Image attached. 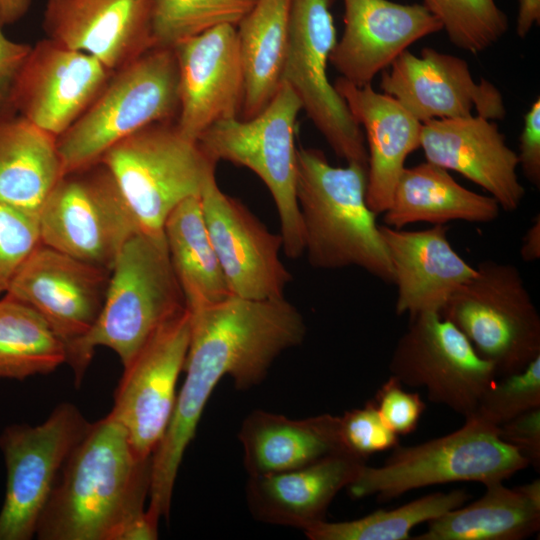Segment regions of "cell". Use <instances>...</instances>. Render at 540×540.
<instances>
[{
	"label": "cell",
	"instance_id": "2",
	"mask_svg": "<svg viewBox=\"0 0 540 540\" xmlns=\"http://www.w3.org/2000/svg\"><path fill=\"white\" fill-rule=\"evenodd\" d=\"M151 459L135 454L109 413L90 423L65 461L39 519L41 540H154L145 509Z\"/></svg>",
	"mask_w": 540,
	"mask_h": 540
},
{
	"label": "cell",
	"instance_id": "26",
	"mask_svg": "<svg viewBox=\"0 0 540 540\" xmlns=\"http://www.w3.org/2000/svg\"><path fill=\"white\" fill-rule=\"evenodd\" d=\"M238 437L249 476L297 469L345 450L339 416L331 414L294 420L255 410L242 422Z\"/></svg>",
	"mask_w": 540,
	"mask_h": 540
},
{
	"label": "cell",
	"instance_id": "30",
	"mask_svg": "<svg viewBox=\"0 0 540 540\" xmlns=\"http://www.w3.org/2000/svg\"><path fill=\"white\" fill-rule=\"evenodd\" d=\"M291 0H258L236 26L244 76L242 119L270 103L282 83Z\"/></svg>",
	"mask_w": 540,
	"mask_h": 540
},
{
	"label": "cell",
	"instance_id": "29",
	"mask_svg": "<svg viewBox=\"0 0 540 540\" xmlns=\"http://www.w3.org/2000/svg\"><path fill=\"white\" fill-rule=\"evenodd\" d=\"M62 177L55 136L19 114L0 118V204L39 218Z\"/></svg>",
	"mask_w": 540,
	"mask_h": 540
},
{
	"label": "cell",
	"instance_id": "5",
	"mask_svg": "<svg viewBox=\"0 0 540 540\" xmlns=\"http://www.w3.org/2000/svg\"><path fill=\"white\" fill-rule=\"evenodd\" d=\"M179 111L172 47L155 46L114 72L81 116L57 137L63 176L90 167L113 145Z\"/></svg>",
	"mask_w": 540,
	"mask_h": 540
},
{
	"label": "cell",
	"instance_id": "16",
	"mask_svg": "<svg viewBox=\"0 0 540 540\" xmlns=\"http://www.w3.org/2000/svg\"><path fill=\"white\" fill-rule=\"evenodd\" d=\"M207 230L231 295L280 299L291 275L280 259L281 234L270 232L242 203L224 193L216 177L201 194Z\"/></svg>",
	"mask_w": 540,
	"mask_h": 540
},
{
	"label": "cell",
	"instance_id": "38",
	"mask_svg": "<svg viewBox=\"0 0 540 540\" xmlns=\"http://www.w3.org/2000/svg\"><path fill=\"white\" fill-rule=\"evenodd\" d=\"M339 433L343 448L365 459L399 445L398 435L384 423L373 399L339 416Z\"/></svg>",
	"mask_w": 540,
	"mask_h": 540
},
{
	"label": "cell",
	"instance_id": "18",
	"mask_svg": "<svg viewBox=\"0 0 540 540\" xmlns=\"http://www.w3.org/2000/svg\"><path fill=\"white\" fill-rule=\"evenodd\" d=\"M110 272L40 243L6 294L36 310L65 343L68 355L96 322Z\"/></svg>",
	"mask_w": 540,
	"mask_h": 540
},
{
	"label": "cell",
	"instance_id": "36",
	"mask_svg": "<svg viewBox=\"0 0 540 540\" xmlns=\"http://www.w3.org/2000/svg\"><path fill=\"white\" fill-rule=\"evenodd\" d=\"M501 377L485 390L472 415L496 427L540 407V355L521 371Z\"/></svg>",
	"mask_w": 540,
	"mask_h": 540
},
{
	"label": "cell",
	"instance_id": "11",
	"mask_svg": "<svg viewBox=\"0 0 540 540\" xmlns=\"http://www.w3.org/2000/svg\"><path fill=\"white\" fill-rule=\"evenodd\" d=\"M333 0H291L289 35L282 74L334 153L347 164L367 168L361 127L328 79L330 54L337 42L330 7Z\"/></svg>",
	"mask_w": 540,
	"mask_h": 540
},
{
	"label": "cell",
	"instance_id": "25",
	"mask_svg": "<svg viewBox=\"0 0 540 540\" xmlns=\"http://www.w3.org/2000/svg\"><path fill=\"white\" fill-rule=\"evenodd\" d=\"M367 142L366 203L376 215L390 205L406 158L420 148L422 123L391 96L371 84L356 86L342 77L334 83Z\"/></svg>",
	"mask_w": 540,
	"mask_h": 540
},
{
	"label": "cell",
	"instance_id": "24",
	"mask_svg": "<svg viewBox=\"0 0 540 540\" xmlns=\"http://www.w3.org/2000/svg\"><path fill=\"white\" fill-rule=\"evenodd\" d=\"M366 460L342 450L297 469L249 476L248 508L259 521L304 532L325 520L333 499L355 480Z\"/></svg>",
	"mask_w": 540,
	"mask_h": 540
},
{
	"label": "cell",
	"instance_id": "41",
	"mask_svg": "<svg viewBox=\"0 0 540 540\" xmlns=\"http://www.w3.org/2000/svg\"><path fill=\"white\" fill-rule=\"evenodd\" d=\"M0 22V118L16 114L12 95L17 77L32 46L10 40Z\"/></svg>",
	"mask_w": 540,
	"mask_h": 540
},
{
	"label": "cell",
	"instance_id": "20",
	"mask_svg": "<svg viewBox=\"0 0 540 540\" xmlns=\"http://www.w3.org/2000/svg\"><path fill=\"white\" fill-rule=\"evenodd\" d=\"M344 31L329 62L356 86L371 84L414 42L442 30L423 4L389 0H343Z\"/></svg>",
	"mask_w": 540,
	"mask_h": 540
},
{
	"label": "cell",
	"instance_id": "10",
	"mask_svg": "<svg viewBox=\"0 0 540 540\" xmlns=\"http://www.w3.org/2000/svg\"><path fill=\"white\" fill-rule=\"evenodd\" d=\"M38 220L42 244L110 271L126 241L140 232L100 162L64 175Z\"/></svg>",
	"mask_w": 540,
	"mask_h": 540
},
{
	"label": "cell",
	"instance_id": "37",
	"mask_svg": "<svg viewBox=\"0 0 540 540\" xmlns=\"http://www.w3.org/2000/svg\"><path fill=\"white\" fill-rule=\"evenodd\" d=\"M40 243L38 218L0 204V294Z\"/></svg>",
	"mask_w": 540,
	"mask_h": 540
},
{
	"label": "cell",
	"instance_id": "44",
	"mask_svg": "<svg viewBox=\"0 0 540 540\" xmlns=\"http://www.w3.org/2000/svg\"><path fill=\"white\" fill-rule=\"evenodd\" d=\"M520 256L525 262H534L540 258V215L537 214L526 230L520 247Z\"/></svg>",
	"mask_w": 540,
	"mask_h": 540
},
{
	"label": "cell",
	"instance_id": "14",
	"mask_svg": "<svg viewBox=\"0 0 540 540\" xmlns=\"http://www.w3.org/2000/svg\"><path fill=\"white\" fill-rule=\"evenodd\" d=\"M188 308L166 322L124 368L109 412L138 458L151 459L171 420L189 347Z\"/></svg>",
	"mask_w": 540,
	"mask_h": 540
},
{
	"label": "cell",
	"instance_id": "9",
	"mask_svg": "<svg viewBox=\"0 0 540 540\" xmlns=\"http://www.w3.org/2000/svg\"><path fill=\"white\" fill-rule=\"evenodd\" d=\"M439 314L452 322L497 375L524 369L540 355V316L519 269L484 260Z\"/></svg>",
	"mask_w": 540,
	"mask_h": 540
},
{
	"label": "cell",
	"instance_id": "43",
	"mask_svg": "<svg viewBox=\"0 0 540 540\" xmlns=\"http://www.w3.org/2000/svg\"><path fill=\"white\" fill-rule=\"evenodd\" d=\"M540 22V0H519L516 33L526 37L534 25Z\"/></svg>",
	"mask_w": 540,
	"mask_h": 540
},
{
	"label": "cell",
	"instance_id": "42",
	"mask_svg": "<svg viewBox=\"0 0 540 540\" xmlns=\"http://www.w3.org/2000/svg\"><path fill=\"white\" fill-rule=\"evenodd\" d=\"M518 165L526 179L540 187V99L532 103L524 115V125L519 137Z\"/></svg>",
	"mask_w": 540,
	"mask_h": 540
},
{
	"label": "cell",
	"instance_id": "27",
	"mask_svg": "<svg viewBox=\"0 0 540 540\" xmlns=\"http://www.w3.org/2000/svg\"><path fill=\"white\" fill-rule=\"evenodd\" d=\"M476 501L428 522L414 540H522L540 528V481L509 488L487 485Z\"/></svg>",
	"mask_w": 540,
	"mask_h": 540
},
{
	"label": "cell",
	"instance_id": "13",
	"mask_svg": "<svg viewBox=\"0 0 540 540\" xmlns=\"http://www.w3.org/2000/svg\"><path fill=\"white\" fill-rule=\"evenodd\" d=\"M389 371L403 385L425 388L430 401L464 418L474 414L482 394L498 378L495 366L437 312L410 317Z\"/></svg>",
	"mask_w": 540,
	"mask_h": 540
},
{
	"label": "cell",
	"instance_id": "39",
	"mask_svg": "<svg viewBox=\"0 0 540 540\" xmlns=\"http://www.w3.org/2000/svg\"><path fill=\"white\" fill-rule=\"evenodd\" d=\"M373 400L384 423L398 436L415 431L426 409L421 396L405 390L392 375L382 383Z\"/></svg>",
	"mask_w": 540,
	"mask_h": 540
},
{
	"label": "cell",
	"instance_id": "8",
	"mask_svg": "<svg viewBox=\"0 0 540 540\" xmlns=\"http://www.w3.org/2000/svg\"><path fill=\"white\" fill-rule=\"evenodd\" d=\"M302 110L293 89L282 82L258 115L220 120L198 139L204 152L253 171L274 200L281 225L283 251L298 258L305 251L304 228L297 200V116Z\"/></svg>",
	"mask_w": 540,
	"mask_h": 540
},
{
	"label": "cell",
	"instance_id": "34",
	"mask_svg": "<svg viewBox=\"0 0 540 540\" xmlns=\"http://www.w3.org/2000/svg\"><path fill=\"white\" fill-rule=\"evenodd\" d=\"M258 0H152L155 46L173 47L208 29L237 26Z\"/></svg>",
	"mask_w": 540,
	"mask_h": 540
},
{
	"label": "cell",
	"instance_id": "1",
	"mask_svg": "<svg viewBox=\"0 0 540 540\" xmlns=\"http://www.w3.org/2000/svg\"><path fill=\"white\" fill-rule=\"evenodd\" d=\"M189 311L186 377L151 460L146 510L157 522L169 515L183 455L219 381L230 376L241 390L259 384L273 361L285 350L300 345L306 335L301 313L285 298L257 300L231 295Z\"/></svg>",
	"mask_w": 540,
	"mask_h": 540
},
{
	"label": "cell",
	"instance_id": "7",
	"mask_svg": "<svg viewBox=\"0 0 540 540\" xmlns=\"http://www.w3.org/2000/svg\"><path fill=\"white\" fill-rule=\"evenodd\" d=\"M112 176L141 232L163 235L184 200L201 196L217 162L176 125L155 123L124 138L99 160Z\"/></svg>",
	"mask_w": 540,
	"mask_h": 540
},
{
	"label": "cell",
	"instance_id": "6",
	"mask_svg": "<svg viewBox=\"0 0 540 540\" xmlns=\"http://www.w3.org/2000/svg\"><path fill=\"white\" fill-rule=\"evenodd\" d=\"M528 466L529 461L499 437L496 426L470 416L452 433L413 446L398 445L381 466L365 464L347 489L353 498L388 501L438 484L504 481Z\"/></svg>",
	"mask_w": 540,
	"mask_h": 540
},
{
	"label": "cell",
	"instance_id": "4",
	"mask_svg": "<svg viewBox=\"0 0 540 540\" xmlns=\"http://www.w3.org/2000/svg\"><path fill=\"white\" fill-rule=\"evenodd\" d=\"M186 308L164 234L135 233L115 259L96 322L68 352L66 363L73 369L75 383L80 384L97 347L111 349L125 367L166 322Z\"/></svg>",
	"mask_w": 540,
	"mask_h": 540
},
{
	"label": "cell",
	"instance_id": "40",
	"mask_svg": "<svg viewBox=\"0 0 540 540\" xmlns=\"http://www.w3.org/2000/svg\"><path fill=\"white\" fill-rule=\"evenodd\" d=\"M499 437L520 452L535 469L540 468V407L497 426Z\"/></svg>",
	"mask_w": 540,
	"mask_h": 540
},
{
	"label": "cell",
	"instance_id": "12",
	"mask_svg": "<svg viewBox=\"0 0 540 540\" xmlns=\"http://www.w3.org/2000/svg\"><path fill=\"white\" fill-rule=\"evenodd\" d=\"M76 406L62 403L36 426L11 425L0 436L7 483L0 540H29L62 467L89 427Z\"/></svg>",
	"mask_w": 540,
	"mask_h": 540
},
{
	"label": "cell",
	"instance_id": "17",
	"mask_svg": "<svg viewBox=\"0 0 540 540\" xmlns=\"http://www.w3.org/2000/svg\"><path fill=\"white\" fill-rule=\"evenodd\" d=\"M114 72L49 38L32 46L17 77L16 114L56 138L89 107Z\"/></svg>",
	"mask_w": 540,
	"mask_h": 540
},
{
	"label": "cell",
	"instance_id": "21",
	"mask_svg": "<svg viewBox=\"0 0 540 540\" xmlns=\"http://www.w3.org/2000/svg\"><path fill=\"white\" fill-rule=\"evenodd\" d=\"M152 0H47L48 38L115 72L155 47Z\"/></svg>",
	"mask_w": 540,
	"mask_h": 540
},
{
	"label": "cell",
	"instance_id": "22",
	"mask_svg": "<svg viewBox=\"0 0 540 540\" xmlns=\"http://www.w3.org/2000/svg\"><path fill=\"white\" fill-rule=\"evenodd\" d=\"M426 161L455 171L485 189L500 208L515 211L525 196L518 157L497 124L479 115L422 123Z\"/></svg>",
	"mask_w": 540,
	"mask_h": 540
},
{
	"label": "cell",
	"instance_id": "28",
	"mask_svg": "<svg viewBox=\"0 0 540 540\" xmlns=\"http://www.w3.org/2000/svg\"><path fill=\"white\" fill-rule=\"evenodd\" d=\"M499 210L493 197L463 187L448 170L426 161L403 169L383 221L397 229L418 222L490 223L498 217Z\"/></svg>",
	"mask_w": 540,
	"mask_h": 540
},
{
	"label": "cell",
	"instance_id": "35",
	"mask_svg": "<svg viewBox=\"0 0 540 540\" xmlns=\"http://www.w3.org/2000/svg\"><path fill=\"white\" fill-rule=\"evenodd\" d=\"M440 21L450 42L471 54L496 44L508 29V18L495 0H423Z\"/></svg>",
	"mask_w": 540,
	"mask_h": 540
},
{
	"label": "cell",
	"instance_id": "15",
	"mask_svg": "<svg viewBox=\"0 0 540 540\" xmlns=\"http://www.w3.org/2000/svg\"><path fill=\"white\" fill-rule=\"evenodd\" d=\"M382 75L380 89L425 123L473 115L489 120L506 116L504 98L490 81L476 82L468 63L431 47L420 56L404 51Z\"/></svg>",
	"mask_w": 540,
	"mask_h": 540
},
{
	"label": "cell",
	"instance_id": "31",
	"mask_svg": "<svg viewBox=\"0 0 540 540\" xmlns=\"http://www.w3.org/2000/svg\"><path fill=\"white\" fill-rule=\"evenodd\" d=\"M163 234L189 310L231 296L207 230L201 196L190 197L176 206L164 223Z\"/></svg>",
	"mask_w": 540,
	"mask_h": 540
},
{
	"label": "cell",
	"instance_id": "33",
	"mask_svg": "<svg viewBox=\"0 0 540 540\" xmlns=\"http://www.w3.org/2000/svg\"><path fill=\"white\" fill-rule=\"evenodd\" d=\"M470 498L463 489L433 492L391 510H376L341 522L320 521L304 534L310 540H408L419 524L462 506Z\"/></svg>",
	"mask_w": 540,
	"mask_h": 540
},
{
	"label": "cell",
	"instance_id": "23",
	"mask_svg": "<svg viewBox=\"0 0 540 540\" xmlns=\"http://www.w3.org/2000/svg\"><path fill=\"white\" fill-rule=\"evenodd\" d=\"M379 229L397 287V315L439 313L452 293L476 273L453 249L446 225L420 231L387 225Z\"/></svg>",
	"mask_w": 540,
	"mask_h": 540
},
{
	"label": "cell",
	"instance_id": "3",
	"mask_svg": "<svg viewBox=\"0 0 540 540\" xmlns=\"http://www.w3.org/2000/svg\"><path fill=\"white\" fill-rule=\"evenodd\" d=\"M366 168L332 166L315 148H297V200L311 266H357L393 283L376 214L366 203Z\"/></svg>",
	"mask_w": 540,
	"mask_h": 540
},
{
	"label": "cell",
	"instance_id": "45",
	"mask_svg": "<svg viewBox=\"0 0 540 540\" xmlns=\"http://www.w3.org/2000/svg\"><path fill=\"white\" fill-rule=\"evenodd\" d=\"M31 0H0V22L8 25L20 20L28 11Z\"/></svg>",
	"mask_w": 540,
	"mask_h": 540
},
{
	"label": "cell",
	"instance_id": "32",
	"mask_svg": "<svg viewBox=\"0 0 540 540\" xmlns=\"http://www.w3.org/2000/svg\"><path fill=\"white\" fill-rule=\"evenodd\" d=\"M67 362L65 343L28 304L0 299V379L48 374Z\"/></svg>",
	"mask_w": 540,
	"mask_h": 540
},
{
	"label": "cell",
	"instance_id": "19",
	"mask_svg": "<svg viewBox=\"0 0 540 540\" xmlns=\"http://www.w3.org/2000/svg\"><path fill=\"white\" fill-rule=\"evenodd\" d=\"M172 48L178 66L175 125L182 135L198 142L214 123L238 117L242 111L244 76L236 27L217 26Z\"/></svg>",
	"mask_w": 540,
	"mask_h": 540
}]
</instances>
